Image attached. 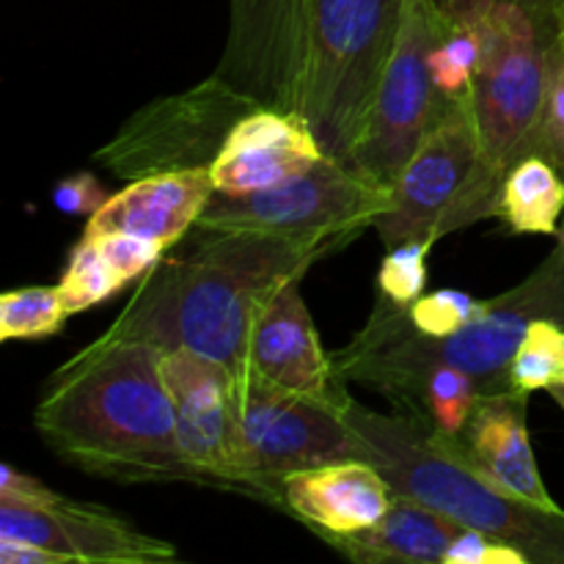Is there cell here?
I'll use <instances>...</instances> for the list:
<instances>
[{
	"label": "cell",
	"mask_w": 564,
	"mask_h": 564,
	"mask_svg": "<svg viewBox=\"0 0 564 564\" xmlns=\"http://www.w3.org/2000/svg\"><path fill=\"white\" fill-rule=\"evenodd\" d=\"M336 248L339 242L319 237L196 229L185 251L163 257L143 275L102 339L147 341L163 352L185 347L240 380L264 297Z\"/></svg>",
	"instance_id": "6da1fadb"
},
{
	"label": "cell",
	"mask_w": 564,
	"mask_h": 564,
	"mask_svg": "<svg viewBox=\"0 0 564 564\" xmlns=\"http://www.w3.org/2000/svg\"><path fill=\"white\" fill-rule=\"evenodd\" d=\"M44 444L80 471L124 485H204L185 460L163 350L99 336L44 386L33 413Z\"/></svg>",
	"instance_id": "7a4b0ae2"
},
{
	"label": "cell",
	"mask_w": 564,
	"mask_h": 564,
	"mask_svg": "<svg viewBox=\"0 0 564 564\" xmlns=\"http://www.w3.org/2000/svg\"><path fill=\"white\" fill-rule=\"evenodd\" d=\"M534 319H556L564 325V259L560 246L532 275L505 295L485 301L477 317L457 334L433 339L416 330L405 306L380 297L361 334L347 347L330 352L345 383L372 386L375 391L416 413L419 391L430 369L438 364L463 369L479 383V391L512 389V356Z\"/></svg>",
	"instance_id": "3957f363"
},
{
	"label": "cell",
	"mask_w": 564,
	"mask_h": 564,
	"mask_svg": "<svg viewBox=\"0 0 564 564\" xmlns=\"http://www.w3.org/2000/svg\"><path fill=\"white\" fill-rule=\"evenodd\" d=\"M468 22L477 28L482 44L471 83L479 160L441 224V237L499 215L507 176L523 158L534 154L564 47L556 0L490 6Z\"/></svg>",
	"instance_id": "277c9868"
},
{
	"label": "cell",
	"mask_w": 564,
	"mask_h": 564,
	"mask_svg": "<svg viewBox=\"0 0 564 564\" xmlns=\"http://www.w3.org/2000/svg\"><path fill=\"white\" fill-rule=\"evenodd\" d=\"M345 416L394 494L516 545L532 564H564V510H543L499 488L416 413L386 416L350 400Z\"/></svg>",
	"instance_id": "5b68a950"
},
{
	"label": "cell",
	"mask_w": 564,
	"mask_h": 564,
	"mask_svg": "<svg viewBox=\"0 0 564 564\" xmlns=\"http://www.w3.org/2000/svg\"><path fill=\"white\" fill-rule=\"evenodd\" d=\"M405 0H312L301 113L328 158L345 163L391 50Z\"/></svg>",
	"instance_id": "8992f818"
},
{
	"label": "cell",
	"mask_w": 564,
	"mask_h": 564,
	"mask_svg": "<svg viewBox=\"0 0 564 564\" xmlns=\"http://www.w3.org/2000/svg\"><path fill=\"white\" fill-rule=\"evenodd\" d=\"M389 204V187L325 154L312 169L264 191H215L198 215L196 229L319 237L345 246L350 237L372 226Z\"/></svg>",
	"instance_id": "52a82bcc"
},
{
	"label": "cell",
	"mask_w": 564,
	"mask_h": 564,
	"mask_svg": "<svg viewBox=\"0 0 564 564\" xmlns=\"http://www.w3.org/2000/svg\"><path fill=\"white\" fill-rule=\"evenodd\" d=\"M449 25L438 0H405L397 44L345 160L352 171L389 191L444 108L430 72V53Z\"/></svg>",
	"instance_id": "ba28073f"
},
{
	"label": "cell",
	"mask_w": 564,
	"mask_h": 564,
	"mask_svg": "<svg viewBox=\"0 0 564 564\" xmlns=\"http://www.w3.org/2000/svg\"><path fill=\"white\" fill-rule=\"evenodd\" d=\"M345 408L275 389L253 375L237 380L242 457L259 501L281 507V482L292 474L367 460V446L347 422Z\"/></svg>",
	"instance_id": "9c48e42d"
},
{
	"label": "cell",
	"mask_w": 564,
	"mask_h": 564,
	"mask_svg": "<svg viewBox=\"0 0 564 564\" xmlns=\"http://www.w3.org/2000/svg\"><path fill=\"white\" fill-rule=\"evenodd\" d=\"M264 108L220 75H209L187 91L143 105L119 127L94 160L119 180H141L169 171L213 169L231 127Z\"/></svg>",
	"instance_id": "30bf717a"
},
{
	"label": "cell",
	"mask_w": 564,
	"mask_h": 564,
	"mask_svg": "<svg viewBox=\"0 0 564 564\" xmlns=\"http://www.w3.org/2000/svg\"><path fill=\"white\" fill-rule=\"evenodd\" d=\"M0 540L55 551L69 564H165L176 549L116 512L66 499L36 477L0 468Z\"/></svg>",
	"instance_id": "8fae6325"
},
{
	"label": "cell",
	"mask_w": 564,
	"mask_h": 564,
	"mask_svg": "<svg viewBox=\"0 0 564 564\" xmlns=\"http://www.w3.org/2000/svg\"><path fill=\"white\" fill-rule=\"evenodd\" d=\"M479 160L471 91L444 99L438 119L391 187V204L375 218L386 251L411 240H441V224L471 180Z\"/></svg>",
	"instance_id": "7c38bea8"
},
{
	"label": "cell",
	"mask_w": 564,
	"mask_h": 564,
	"mask_svg": "<svg viewBox=\"0 0 564 564\" xmlns=\"http://www.w3.org/2000/svg\"><path fill=\"white\" fill-rule=\"evenodd\" d=\"M163 378L174 402L182 455L202 474L204 485L259 501L242 457L231 369L182 347L163 352Z\"/></svg>",
	"instance_id": "4fadbf2b"
},
{
	"label": "cell",
	"mask_w": 564,
	"mask_h": 564,
	"mask_svg": "<svg viewBox=\"0 0 564 564\" xmlns=\"http://www.w3.org/2000/svg\"><path fill=\"white\" fill-rule=\"evenodd\" d=\"M229 39L215 69L264 108L297 110L312 0H229Z\"/></svg>",
	"instance_id": "5bb4252c"
},
{
	"label": "cell",
	"mask_w": 564,
	"mask_h": 564,
	"mask_svg": "<svg viewBox=\"0 0 564 564\" xmlns=\"http://www.w3.org/2000/svg\"><path fill=\"white\" fill-rule=\"evenodd\" d=\"M275 389L295 391L345 408L352 400L323 350L314 319L301 295V279L270 292L257 308L248 339V372Z\"/></svg>",
	"instance_id": "9a60e30c"
},
{
	"label": "cell",
	"mask_w": 564,
	"mask_h": 564,
	"mask_svg": "<svg viewBox=\"0 0 564 564\" xmlns=\"http://www.w3.org/2000/svg\"><path fill=\"white\" fill-rule=\"evenodd\" d=\"M325 158L317 135L297 110L253 108L231 127L213 163L215 191L257 193Z\"/></svg>",
	"instance_id": "2e32d148"
},
{
	"label": "cell",
	"mask_w": 564,
	"mask_h": 564,
	"mask_svg": "<svg viewBox=\"0 0 564 564\" xmlns=\"http://www.w3.org/2000/svg\"><path fill=\"white\" fill-rule=\"evenodd\" d=\"M529 394L518 389L485 391L452 446L499 488L543 510H562L545 490L529 438Z\"/></svg>",
	"instance_id": "e0dca14e"
},
{
	"label": "cell",
	"mask_w": 564,
	"mask_h": 564,
	"mask_svg": "<svg viewBox=\"0 0 564 564\" xmlns=\"http://www.w3.org/2000/svg\"><path fill=\"white\" fill-rule=\"evenodd\" d=\"M394 490L369 460H341L292 474L281 482V510L312 527L319 538L375 527L389 512Z\"/></svg>",
	"instance_id": "ac0fdd59"
},
{
	"label": "cell",
	"mask_w": 564,
	"mask_h": 564,
	"mask_svg": "<svg viewBox=\"0 0 564 564\" xmlns=\"http://www.w3.org/2000/svg\"><path fill=\"white\" fill-rule=\"evenodd\" d=\"M215 193L213 171H169L132 180L88 218L86 235L127 231L147 237L171 251L191 229Z\"/></svg>",
	"instance_id": "d6986e66"
},
{
	"label": "cell",
	"mask_w": 564,
	"mask_h": 564,
	"mask_svg": "<svg viewBox=\"0 0 564 564\" xmlns=\"http://www.w3.org/2000/svg\"><path fill=\"white\" fill-rule=\"evenodd\" d=\"M466 527L446 518L444 512L394 494L389 512L375 527L352 534L323 538L336 551L356 562H411V564H444L452 543Z\"/></svg>",
	"instance_id": "ffe728a7"
},
{
	"label": "cell",
	"mask_w": 564,
	"mask_h": 564,
	"mask_svg": "<svg viewBox=\"0 0 564 564\" xmlns=\"http://www.w3.org/2000/svg\"><path fill=\"white\" fill-rule=\"evenodd\" d=\"M564 213V180L551 160L529 154L501 187L499 215L516 235H556Z\"/></svg>",
	"instance_id": "44dd1931"
},
{
	"label": "cell",
	"mask_w": 564,
	"mask_h": 564,
	"mask_svg": "<svg viewBox=\"0 0 564 564\" xmlns=\"http://www.w3.org/2000/svg\"><path fill=\"white\" fill-rule=\"evenodd\" d=\"M507 380L527 394L564 386V325L556 319H534L512 356Z\"/></svg>",
	"instance_id": "7402d4cb"
},
{
	"label": "cell",
	"mask_w": 564,
	"mask_h": 564,
	"mask_svg": "<svg viewBox=\"0 0 564 564\" xmlns=\"http://www.w3.org/2000/svg\"><path fill=\"white\" fill-rule=\"evenodd\" d=\"M479 394L482 391H479V383L471 375L449 367V364H438L424 378L422 391H419L416 416L427 419L438 433L457 438L463 424L471 416V408Z\"/></svg>",
	"instance_id": "603a6c76"
},
{
	"label": "cell",
	"mask_w": 564,
	"mask_h": 564,
	"mask_svg": "<svg viewBox=\"0 0 564 564\" xmlns=\"http://www.w3.org/2000/svg\"><path fill=\"white\" fill-rule=\"evenodd\" d=\"M66 317L58 286H20L0 297V339H47L64 328Z\"/></svg>",
	"instance_id": "cb8c5ba5"
},
{
	"label": "cell",
	"mask_w": 564,
	"mask_h": 564,
	"mask_svg": "<svg viewBox=\"0 0 564 564\" xmlns=\"http://www.w3.org/2000/svg\"><path fill=\"white\" fill-rule=\"evenodd\" d=\"M121 286H124V281L105 262L97 242L88 235H83V240L72 248L69 264H66L64 275L58 281L61 297H64L69 317L108 301Z\"/></svg>",
	"instance_id": "d4e9b609"
},
{
	"label": "cell",
	"mask_w": 564,
	"mask_h": 564,
	"mask_svg": "<svg viewBox=\"0 0 564 564\" xmlns=\"http://www.w3.org/2000/svg\"><path fill=\"white\" fill-rule=\"evenodd\" d=\"M479 53H482V44L471 22H452L446 28L430 53V72H433V83L441 97L455 99L471 91Z\"/></svg>",
	"instance_id": "484cf974"
},
{
	"label": "cell",
	"mask_w": 564,
	"mask_h": 564,
	"mask_svg": "<svg viewBox=\"0 0 564 564\" xmlns=\"http://www.w3.org/2000/svg\"><path fill=\"white\" fill-rule=\"evenodd\" d=\"M433 246L435 240H411L389 248L378 275L380 295L397 306H411L419 301L427 284V253Z\"/></svg>",
	"instance_id": "4316f807"
},
{
	"label": "cell",
	"mask_w": 564,
	"mask_h": 564,
	"mask_svg": "<svg viewBox=\"0 0 564 564\" xmlns=\"http://www.w3.org/2000/svg\"><path fill=\"white\" fill-rule=\"evenodd\" d=\"M479 308H482V301H474L466 292L441 290L422 295L411 306H405V312L411 323L416 325V330H422L424 336H433V339H444V336L466 328L477 317Z\"/></svg>",
	"instance_id": "83f0119b"
},
{
	"label": "cell",
	"mask_w": 564,
	"mask_h": 564,
	"mask_svg": "<svg viewBox=\"0 0 564 564\" xmlns=\"http://www.w3.org/2000/svg\"><path fill=\"white\" fill-rule=\"evenodd\" d=\"M97 242L99 253L105 257V262L121 275L124 284L130 281L143 279L160 259L169 253V248L160 246V242L147 240V237L127 235V231H99V235H88Z\"/></svg>",
	"instance_id": "f1b7e54d"
},
{
	"label": "cell",
	"mask_w": 564,
	"mask_h": 564,
	"mask_svg": "<svg viewBox=\"0 0 564 564\" xmlns=\"http://www.w3.org/2000/svg\"><path fill=\"white\" fill-rule=\"evenodd\" d=\"M444 564H532L529 556L516 545L505 543L499 538L477 532V529H463L452 543Z\"/></svg>",
	"instance_id": "f546056e"
},
{
	"label": "cell",
	"mask_w": 564,
	"mask_h": 564,
	"mask_svg": "<svg viewBox=\"0 0 564 564\" xmlns=\"http://www.w3.org/2000/svg\"><path fill=\"white\" fill-rule=\"evenodd\" d=\"M534 154H543L556 169H564V47L560 55V66H556V75L551 80L549 102H545L538 141H534Z\"/></svg>",
	"instance_id": "4dcf8cb0"
},
{
	"label": "cell",
	"mask_w": 564,
	"mask_h": 564,
	"mask_svg": "<svg viewBox=\"0 0 564 564\" xmlns=\"http://www.w3.org/2000/svg\"><path fill=\"white\" fill-rule=\"evenodd\" d=\"M108 198L110 196L102 187V182L94 174H88V171L66 176V180H61L53 191V204L58 213L88 215V218H91Z\"/></svg>",
	"instance_id": "1f68e13d"
},
{
	"label": "cell",
	"mask_w": 564,
	"mask_h": 564,
	"mask_svg": "<svg viewBox=\"0 0 564 564\" xmlns=\"http://www.w3.org/2000/svg\"><path fill=\"white\" fill-rule=\"evenodd\" d=\"M0 562L3 564H69L55 551L22 540H0Z\"/></svg>",
	"instance_id": "d6a6232c"
},
{
	"label": "cell",
	"mask_w": 564,
	"mask_h": 564,
	"mask_svg": "<svg viewBox=\"0 0 564 564\" xmlns=\"http://www.w3.org/2000/svg\"><path fill=\"white\" fill-rule=\"evenodd\" d=\"M444 11L449 14L452 22H468L479 14V11L490 9V6L516 3V0H438Z\"/></svg>",
	"instance_id": "836d02e7"
},
{
	"label": "cell",
	"mask_w": 564,
	"mask_h": 564,
	"mask_svg": "<svg viewBox=\"0 0 564 564\" xmlns=\"http://www.w3.org/2000/svg\"><path fill=\"white\" fill-rule=\"evenodd\" d=\"M549 394H551V400H554L556 405L564 411V386H554V389H549Z\"/></svg>",
	"instance_id": "e575fe53"
},
{
	"label": "cell",
	"mask_w": 564,
	"mask_h": 564,
	"mask_svg": "<svg viewBox=\"0 0 564 564\" xmlns=\"http://www.w3.org/2000/svg\"><path fill=\"white\" fill-rule=\"evenodd\" d=\"M556 11H560V20H562V31H564V0H556Z\"/></svg>",
	"instance_id": "d590c367"
},
{
	"label": "cell",
	"mask_w": 564,
	"mask_h": 564,
	"mask_svg": "<svg viewBox=\"0 0 564 564\" xmlns=\"http://www.w3.org/2000/svg\"><path fill=\"white\" fill-rule=\"evenodd\" d=\"M560 251H562V259H564V229H562V235H560Z\"/></svg>",
	"instance_id": "8d00e7d4"
}]
</instances>
